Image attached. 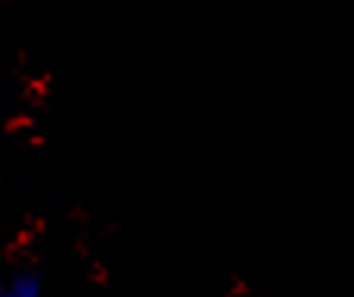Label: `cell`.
Segmentation results:
<instances>
[{"instance_id": "obj_2", "label": "cell", "mask_w": 354, "mask_h": 297, "mask_svg": "<svg viewBox=\"0 0 354 297\" xmlns=\"http://www.w3.org/2000/svg\"><path fill=\"white\" fill-rule=\"evenodd\" d=\"M3 291H7V285H3V282H0V297H3Z\"/></svg>"}, {"instance_id": "obj_1", "label": "cell", "mask_w": 354, "mask_h": 297, "mask_svg": "<svg viewBox=\"0 0 354 297\" xmlns=\"http://www.w3.org/2000/svg\"><path fill=\"white\" fill-rule=\"evenodd\" d=\"M3 297H41V285L35 276H19L7 285Z\"/></svg>"}]
</instances>
